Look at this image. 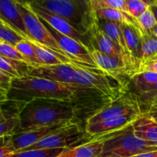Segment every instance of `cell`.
I'll list each match as a JSON object with an SVG mask.
<instances>
[{
	"instance_id": "2e32d148",
	"label": "cell",
	"mask_w": 157,
	"mask_h": 157,
	"mask_svg": "<svg viewBox=\"0 0 157 157\" xmlns=\"http://www.w3.org/2000/svg\"><path fill=\"white\" fill-rule=\"evenodd\" d=\"M0 21L25 40L31 41L15 0H0Z\"/></svg>"
},
{
	"instance_id": "ffe728a7",
	"label": "cell",
	"mask_w": 157,
	"mask_h": 157,
	"mask_svg": "<svg viewBox=\"0 0 157 157\" xmlns=\"http://www.w3.org/2000/svg\"><path fill=\"white\" fill-rule=\"evenodd\" d=\"M98 19L108 20V21H114V22L120 23V24L127 25L134 28L138 33H141L144 31L141 29L137 19L133 18L128 14L122 12V11L116 10V9H100V10L94 11Z\"/></svg>"
},
{
	"instance_id": "ac0fdd59",
	"label": "cell",
	"mask_w": 157,
	"mask_h": 157,
	"mask_svg": "<svg viewBox=\"0 0 157 157\" xmlns=\"http://www.w3.org/2000/svg\"><path fill=\"white\" fill-rule=\"evenodd\" d=\"M132 126L134 134L138 138L157 144V124L147 114L142 113Z\"/></svg>"
},
{
	"instance_id": "3957f363",
	"label": "cell",
	"mask_w": 157,
	"mask_h": 157,
	"mask_svg": "<svg viewBox=\"0 0 157 157\" xmlns=\"http://www.w3.org/2000/svg\"><path fill=\"white\" fill-rule=\"evenodd\" d=\"M30 3L64 18L81 35L86 36L93 12L90 0H35Z\"/></svg>"
},
{
	"instance_id": "d4e9b609",
	"label": "cell",
	"mask_w": 157,
	"mask_h": 157,
	"mask_svg": "<svg viewBox=\"0 0 157 157\" xmlns=\"http://www.w3.org/2000/svg\"><path fill=\"white\" fill-rule=\"evenodd\" d=\"M90 5L94 11L111 9L122 11L130 15L127 9V0H90Z\"/></svg>"
},
{
	"instance_id": "9a60e30c",
	"label": "cell",
	"mask_w": 157,
	"mask_h": 157,
	"mask_svg": "<svg viewBox=\"0 0 157 157\" xmlns=\"http://www.w3.org/2000/svg\"><path fill=\"white\" fill-rule=\"evenodd\" d=\"M29 2L33 12L39 17V18L50 25L55 30L82 43L83 44L90 48V43H89L88 38L84 35H81L73 26L71 25L65 19L58 16V15H53L44 9L33 6L32 5H31L30 2Z\"/></svg>"
},
{
	"instance_id": "836d02e7",
	"label": "cell",
	"mask_w": 157,
	"mask_h": 157,
	"mask_svg": "<svg viewBox=\"0 0 157 157\" xmlns=\"http://www.w3.org/2000/svg\"><path fill=\"white\" fill-rule=\"evenodd\" d=\"M153 72L157 74V60H150V61H146L140 62L138 67L133 71V73L130 75V80L132 76L138 73L141 72Z\"/></svg>"
},
{
	"instance_id": "f6af8a7d",
	"label": "cell",
	"mask_w": 157,
	"mask_h": 157,
	"mask_svg": "<svg viewBox=\"0 0 157 157\" xmlns=\"http://www.w3.org/2000/svg\"><path fill=\"white\" fill-rule=\"evenodd\" d=\"M152 60H157V56L155 57V58H153V59H152Z\"/></svg>"
},
{
	"instance_id": "f546056e",
	"label": "cell",
	"mask_w": 157,
	"mask_h": 157,
	"mask_svg": "<svg viewBox=\"0 0 157 157\" xmlns=\"http://www.w3.org/2000/svg\"><path fill=\"white\" fill-rule=\"evenodd\" d=\"M137 21L141 29L147 33H153L157 25L156 18L150 8L137 18Z\"/></svg>"
},
{
	"instance_id": "4fadbf2b",
	"label": "cell",
	"mask_w": 157,
	"mask_h": 157,
	"mask_svg": "<svg viewBox=\"0 0 157 157\" xmlns=\"http://www.w3.org/2000/svg\"><path fill=\"white\" fill-rule=\"evenodd\" d=\"M141 115V114H140ZM138 116H122L111 118L96 124L85 125V133L90 140H102L110 135L118 133L131 124L139 117Z\"/></svg>"
},
{
	"instance_id": "b9f144b4",
	"label": "cell",
	"mask_w": 157,
	"mask_h": 157,
	"mask_svg": "<svg viewBox=\"0 0 157 157\" xmlns=\"http://www.w3.org/2000/svg\"><path fill=\"white\" fill-rule=\"evenodd\" d=\"M7 101V100H6V95L0 92V104H2L3 102H5V101Z\"/></svg>"
},
{
	"instance_id": "e575fe53",
	"label": "cell",
	"mask_w": 157,
	"mask_h": 157,
	"mask_svg": "<svg viewBox=\"0 0 157 157\" xmlns=\"http://www.w3.org/2000/svg\"><path fill=\"white\" fill-rule=\"evenodd\" d=\"M12 78L0 71V92L4 94H7L10 89Z\"/></svg>"
},
{
	"instance_id": "7c38bea8",
	"label": "cell",
	"mask_w": 157,
	"mask_h": 157,
	"mask_svg": "<svg viewBox=\"0 0 157 157\" xmlns=\"http://www.w3.org/2000/svg\"><path fill=\"white\" fill-rule=\"evenodd\" d=\"M76 65L67 63L55 65H38L31 67L29 75L78 88L76 84Z\"/></svg>"
},
{
	"instance_id": "52a82bcc",
	"label": "cell",
	"mask_w": 157,
	"mask_h": 157,
	"mask_svg": "<svg viewBox=\"0 0 157 157\" xmlns=\"http://www.w3.org/2000/svg\"><path fill=\"white\" fill-rule=\"evenodd\" d=\"M88 141L89 137L85 130H83L78 124L71 122L23 151L44 149H66L80 145V142L84 144Z\"/></svg>"
},
{
	"instance_id": "ab89813d",
	"label": "cell",
	"mask_w": 157,
	"mask_h": 157,
	"mask_svg": "<svg viewBox=\"0 0 157 157\" xmlns=\"http://www.w3.org/2000/svg\"><path fill=\"white\" fill-rule=\"evenodd\" d=\"M133 157H157V150H156V151H153V152H150V153H144V154L137 155V156H133Z\"/></svg>"
},
{
	"instance_id": "83f0119b",
	"label": "cell",
	"mask_w": 157,
	"mask_h": 157,
	"mask_svg": "<svg viewBox=\"0 0 157 157\" xmlns=\"http://www.w3.org/2000/svg\"><path fill=\"white\" fill-rule=\"evenodd\" d=\"M15 47L21 55H23L27 58L28 61L30 62L32 67H37L38 65H41L37 60L36 55L34 52L33 46L30 41L22 40L21 41L18 42Z\"/></svg>"
},
{
	"instance_id": "30bf717a",
	"label": "cell",
	"mask_w": 157,
	"mask_h": 157,
	"mask_svg": "<svg viewBox=\"0 0 157 157\" xmlns=\"http://www.w3.org/2000/svg\"><path fill=\"white\" fill-rule=\"evenodd\" d=\"M86 36L89 40L90 48H93L105 55L121 59L127 66L129 71V75H130V67H129L127 58L124 56V53L120 49V48L100 28L98 25V17L94 10L92 12L91 18H90V25L87 31Z\"/></svg>"
},
{
	"instance_id": "f35d334b",
	"label": "cell",
	"mask_w": 157,
	"mask_h": 157,
	"mask_svg": "<svg viewBox=\"0 0 157 157\" xmlns=\"http://www.w3.org/2000/svg\"><path fill=\"white\" fill-rule=\"evenodd\" d=\"M148 3L150 9L153 12L155 18L157 21V0H153V1H147Z\"/></svg>"
},
{
	"instance_id": "7bdbcfd3",
	"label": "cell",
	"mask_w": 157,
	"mask_h": 157,
	"mask_svg": "<svg viewBox=\"0 0 157 157\" xmlns=\"http://www.w3.org/2000/svg\"><path fill=\"white\" fill-rule=\"evenodd\" d=\"M153 35H154L155 36H156V38H157V25H156V27L155 28V29H154V30H153Z\"/></svg>"
},
{
	"instance_id": "8fae6325",
	"label": "cell",
	"mask_w": 157,
	"mask_h": 157,
	"mask_svg": "<svg viewBox=\"0 0 157 157\" xmlns=\"http://www.w3.org/2000/svg\"><path fill=\"white\" fill-rule=\"evenodd\" d=\"M90 52L100 72L115 80L121 87L127 89L129 81L126 78H129V71L121 59L105 55L93 48H90Z\"/></svg>"
},
{
	"instance_id": "ba28073f",
	"label": "cell",
	"mask_w": 157,
	"mask_h": 157,
	"mask_svg": "<svg viewBox=\"0 0 157 157\" xmlns=\"http://www.w3.org/2000/svg\"><path fill=\"white\" fill-rule=\"evenodd\" d=\"M142 114L137 98L133 92L127 91L113 101L98 109L86 120L85 125L96 124L111 118L122 116Z\"/></svg>"
},
{
	"instance_id": "484cf974",
	"label": "cell",
	"mask_w": 157,
	"mask_h": 157,
	"mask_svg": "<svg viewBox=\"0 0 157 157\" xmlns=\"http://www.w3.org/2000/svg\"><path fill=\"white\" fill-rule=\"evenodd\" d=\"M19 114L8 117L6 120L0 121V137L11 136L18 132L19 129Z\"/></svg>"
},
{
	"instance_id": "bcb514c9",
	"label": "cell",
	"mask_w": 157,
	"mask_h": 157,
	"mask_svg": "<svg viewBox=\"0 0 157 157\" xmlns=\"http://www.w3.org/2000/svg\"><path fill=\"white\" fill-rule=\"evenodd\" d=\"M3 42V41H2V40L1 39H0V43H2Z\"/></svg>"
},
{
	"instance_id": "1f68e13d",
	"label": "cell",
	"mask_w": 157,
	"mask_h": 157,
	"mask_svg": "<svg viewBox=\"0 0 157 157\" xmlns=\"http://www.w3.org/2000/svg\"><path fill=\"white\" fill-rule=\"evenodd\" d=\"M140 107L142 113H145L146 110L149 108L152 103L157 99V83L153 85L148 91L136 96Z\"/></svg>"
},
{
	"instance_id": "603a6c76",
	"label": "cell",
	"mask_w": 157,
	"mask_h": 157,
	"mask_svg": "<svg viewBox=\"0 0 157 157\" xmlns=\"http://www.w3.org/2000/svg\"><path fill=\"white\" fill-rule=\"evenodd\" d=\"M130 81L133 83L134 87V92L133 93L135 94L136 96H139L148 91L156 84L157 74L149 71L141 72L132 76Z\"/></svg>"
},
{
	"instance_id": "8992f818",
	"label": "cell",
	"mask_w": 157,
	"mask_h": 157,
	"mask_svg": "<svg viewBox=\"0 0 157 157\" xmlns=\"http://www.w3.org/2000/svg\"><path fill=\"white\" fill-rule=\"evenodd\" d=\"M15 2H16L18 12H20L21 17H22L26 31H27L29 38H31V41H35V42L43 45L44 47L48 48L51 49L54 52H58V54H61V55L71 59L61 48L56 40L53 38L50 32L48 31V29H46V27L39 18V17L33 12L29 2L15 0Z\"/></svg>"
},
{
	"instance_id": "d6986e66",
	"label": "cell",
	"mask_w": 157,
	"mask_h": 157,
	"mask_svg": "<svg viewBox=\"0 0 157 157\" xmlns=\"http://www.w3.org/2000/svg\"><path fill=\"white\" fill-rule=\"evenodd\" d=\"M30 41L33 46L37 60L41 65H55V64H64V63L77 64L73 60L70 59L69 58H67L61 54H58V52H54L48 48L44 47L35 41Z\"/></svg>"
},
{
	"instance_id": "74e56055",
	"label": "cell",
	"mask_w": 157,
	"mask_h": 157,
	"mask_svg": "<svg viewBox=\"0 0 157 157\" xmlns=\"http://www.w3.org/2000/svg\"><path fill=\"white\" fill-rule=\"evenodd\" d=\"M2 104H0V121H4V120H6L8 117H10V116H12V115H15V114H19V113H6V112L5 111V109L3 108Z\"/></svg>"
},
{
	"instance_id": "e0dca14e",
	"label": "cell",
	"mask_w": 157,
	"mask_h": 157,
	"mask_svg": "<svg viewBox=\"0 0 157 157\" xmlns=\"http://www.w3.org/2000/svg\"><path fill=\"white\" fill-rule=\"evenodd\" d=\"M104 140H90L88 142L64 149L58 157H99Z\"/></svg>"
},
{
	"instance_id": "cb8c5ba5",
	"label": "cell",
	"mask_w": 157,
	"mask_h": 157,
	"mask_svg": "<svg viewBox=\"0 0 157 157\" xmlns=\"http://www.w3.org/2000/svg\"><path fill=\"white\" fill-rule=\"evenodd\" d=\"M121 28L126 45H127L131 56L136 60L139 65V55L140 48L139 33L134 28L127 25L121 24Z\"/></svg>"
},
{
	"instance_id": "4dcf8cb0",
	"label": "cell",
	"mask_w": 157,
	"mask_h": 157,
	"mask_svg": "<svg viewBox=\"0 0 157 157\" xmlns=\"http://www.w3.org/2000/svg\"><path fill=\"white\" fill-rule=\"evenodd\" d=\"M64 149H44L26 150L15 153L16 157H58Z\"/></svg>"
},
{
	"instance_id": "44dd1931",
	"label": "cell",
	"mask_w": 157,
	"mask_h": 157,
	"mask_svg": "<svg viewBox=\"0 0 157 157\" xmlns=\"http://www.w3.org/2000/svg\"><path fill=\"white\" fill-rule=\"evenodd\" d=\"M140 36V62L150 61L157 56V38L153 33L141 32ZM140 64V63H139Z\"/></svg>"
},
{
	"instance_id": "8d00e7d4",
	"label": "cell",
	"mask_w": 157,
	"mask_h": 157,
	"mask_svg": "<svg viewBox=\"0 0 157 157\" xmlns=\"http://www.w3.org/2000/svg\"><path fill=\"white\" fill-rule=\"evenodd\" d=\"M9 140L7 141V143H6L5 145L0 147V157H7L9 155H10L11 153H15L13 148H12V146L9 144Z\"/></svg>"
},
{
	"instance_id": "277c9868",
	"label": "cell",
	"mask_w": 157,
	"mask_h": 157,
	"mask_svg": "<svg viewBox=\"0 0 157 157\" xmlns=\"http://www.w3.org/2000/svg\"><path fill=\"white\" fill-rule=\"evenodd\" d=\"M99 157H133L156 151L157 144L138 138L132 124L118 133L104 138Z\"/></svg>"
},
{
	"instance_id": "d590c367",
	"label": "cell",
	"mask_w": 157,
	"mask_h": 157,
	"mask_svg": "<svg viewBox=\"0 0 157 157\" xmlns=\"http://www.w3.org/2000/svg\"><path fill=\"white\" fill-rule=\"evenodd\" d=\"M144 113L147 114L152 121H153L157 124V99L152 103L151 105Z\"/></svg>"
},
{
	"instance_id": "4316f807",
	"label": "cell",
	"mask_w": 157,
	"mask_h": 157,
	"mask_svg": "<svg viewBox=\"0 0 157 157\" xmlns=\"http://www.w3.org/2000/svg\"><path fill=\"white\" fill-rule=\"evenodd\" d=\"M0 56L8 58V59L13 60V61H21V62L25 63V64L32 66L27 58L24 55H21L15 48V46H12L7 43H0Z\"/></svg>"
},
{
	"instance_id": "5b68a950",
	"label": "cell",
	"mask_w": 157,
	"mask_h": 157,
	"mask_svg": "<svg viewBox=\"0 0 157 157\" xmlns=\"http://www.w3.org/2000/svg\"><path fill=\"white\" fill-rule=\"evenodd\" d=\"M76 84L78 88L93 90L106 98L109 102L113 101L127 92V88L116 86L115 80H110L107 75L98 71L83 66L76 65Z\"/></svg>"
},
{
	"instance_id": "f1b7e54d",
	"label": "cell",
	"mask_w": 157,
	"mask_h": 157,
	"mask_svg": "<svg viewBox=\"0 0 157 157\" xmlns=\"http://www.w3.org/2000/svg\"><path fill=\"white\" fill-rule=\"evenodd\" d=\"M0 39L3 42L7 43L12 46H15L22 40H25L21 35L6 26L1 21H0Z\"/></svg>"
},
{
	"instance_id": "ee69618b",
	"label": "cell",
	"mask_w": 157,
	"mask_h": 157,
	"mask_svg": "<svg viewBox=\"0 0 157 157\" xmlns=\"http://www.w3.org/2000/svg\"><path fill=\"white\" fill-rule=\"evenodd\" d=\"M7 157H16V154H15V153H11V154H10V155H9V156H8Z\"/></svg>"
},
{
	"instance_id": "6da1fadb",
	"label": "cell",
	"mask_w": 157,
	"mask_h": 157,
	"mask_svg": "<svg viewBox=\"0 0 157 157\" xmlns=\"http://www.w3.org/2000/svg\"><path fill=\"white\" fill-rule=\"evenodd\" d=\"M88 89H81L44 78L28 76L12 78L6 100L27 103L34 100L48 99L76 103Z\"/></svg>"
},
{
	"instance_id": "7a4b0ae2",
	"label": "cell",
	"mask_w": 157,
	"mask_h": 157,
	"mask_svg": "<svg viewBox=\"0 0 157 157\" xmlns=\"http://www.w3.org/2000/svg\"><path fill=\"white\" fill-rule=\"evenodd\" d=\"M76 103L58 100H34L25 104L19 113L18 133L73 122Z\"/></svg>"
},
{
	"instance_id": "5bb4252c",
	"label": "cell",
	"mask_w": 157,
	"mask_h": 157,
	"mask_svg": "<svg viewBox=\"0 0 157 157\" xmlns=\"http://www.w3.org/2000/svg\"><path fill=\"white\" fill-rule=\"evenodd\" d=\"M67 124H58L53 127H42V128L35 129L22 133H15L9 136V142L13 148L15 153H18L35 144L45 136L58 131Z\"/></svg>"
},
{
	"instance_id": "7402d4cb",
	"label": "cell",
	"mask_w": 157,
	"mask_h": 157,
	"mask_svg": "<svg viewBox=\"0 0 157 157\" xmlns=\"http://www.w3.org/2000/svg\"><path fill=\"white\" fill-rule=\"evenodd\" d=\"M31 67L32 66L25 63L13 61L0 56V71L12 78L28 76Z\"/></svg>"
},
{
	"instance_id": "d6a6232c",
	"label": "cell",
	"mask_w": 157,
	"mask_h": 157,
	"mask_svg": "<svg viewBox=\"0 0 157 157\" xmlns=\"http://www.w3.org/2000/svg\"><path fill=\"white\" fill-rule=\"evenodd\" d=\"M127 4L129 14L136 19L150 8L147 2L143 0H127Z\"/></svg>"
},
{
	"instance_id": "60d3db41",
	"label": "cell",
	"mask_w": 157,
	"mask_h": 157,
	"mask_svg": "<svg viewBox=\"0 0 157 157\" xmlns=\"http://www.w3.org/2000/svg\"><path fill=\"white\" fill-rule=\"evenodd\" d=\"M10 136H4V137H0V147L5 145V144L7 143V141L9 140V138Z\"/></svg>"
},
{
	"instance_id": "9c48e42d",
	"label": "cell",
	"mask_w": 157,
	"mask_h": 157,
	"mask_svg": "<svg viewBox=\"0 0 157 157\" xmlns=\"http://www.w3.org/2000/svg\"><path fill=\"white\" fill-rule=\"evenodd\" d=\"M41 21L44 25L48 31L50 32L51 35L56 40L61 48L78 65L99 71L98 66L95 64L94 61L90 55L89 48L67 35H64L57 32L50 25H48L43 20H41Z\"/></svg>"
}]
</instances>
